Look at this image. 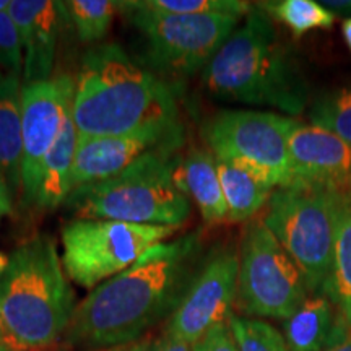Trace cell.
Returning <instances> with one entry per match:
<instances>
[{"label":"cell","instance_id":"cell-17","mask_svg":"<svg viewBox=\"0 0 351 351\" xmlns=\"http://www.w3.org/2000/svg\"><path fill=\"white\" fill-rule=\"evenodd\" d=\"M23 82L16 75H0V178L13 195L21 194L23 158Z\"/></svg>","mask_w":351,"mask_h":351},{"label":"cell","instance_id":"cell-34","mask_svg":"<svg viewBox=\"0 0 351 351\" xmlns=\"http://www.w3.org/2000/svg\"><path fill=\"white\" fill-rule=\"evenodd\" d=\"M8 262H10V257H7L5 254L0 252V276H2V275H3V271L7 270Z\"/></svg>","mask_w":351,"mask_h":351},{"label":"cell","instance_id":"cell-26","mask_svg":"<svg viewBox=\"0 0 351 351\" xmlns=\"http://www.w3.org/2000/svg\"><path fill=\"white\" fill-rule=\"evenodd\" d=\"M228 326L239 351H289L285 337L263 320L230 314Z\"/></svg>","mask_w":351,"mask_h":351},{"label":"cell","instance_id":"cell-13","mask_svg":"<svg viewBox=\"0 0 351 351\" xmlns=\"http://www.w3.org/2000/svg\"><path fill=\"white\" fill-rule=\"evenodd\" d=\"M181 143L182 129L143 130L121 137H80L72 171V191L119 174L148 152L179 148Z\"/></svg>","mask_w":351,"mask_h":351},{"label":"cell","instance_id":"cell-18","mask_svg":"<svg viewBox=\"0 0 351 351\" xmlns=\"http://www.w3.org/2000/svg\"><path fill=\"white\" fill-rule=\"evenodd\" d=\"M78 142H80V134H78L72 112H70L59 137L43 163L41 182H39L34 205L52 210L65 204L72 192V171Z\"/></svg>","mask_w":351,"mask_h":351},{"label":"cell","instance_id":"cell-4","mask_svg":"<svg viewBox=\"0 0 351 351\" xmlns=\"http://www.w3.org/2000/svg\"><path fill=\"white\" fill-rule=\"evenodd\" d=\"M56 241L41 234L12 252L0 276L2 339L15 351H47L65 335L75 311Z\"/></svg>","mask_w":351,"mask_h":351},{"label":"cell","instance_id":"cell-38","mask_svg":"<svg viewBox=\"0 0 351 351\" xmlns=\"http://www.w3.org/2000/svg\"><path fill=\"white\" fill-rule=\"evenodd\" d=\"M0 339H2V327H0ZM3 340V339H2Z\"/></svg>","mask_w":351,"mask_h":351},{"label":"cell","instance_id":"cell-10","mask_svg":"<svg viewBox=\"0 0 351 351\" xmlns=\"http://www.w3.org/2000/svg\"><path fill=\"white\" fill-rule=\"evenodd\" d=\"M307 291L296 262L262 219H252L239 251V309L254 317L288 320L304 304Z\"/></svg>","mask_w":351,"mask_h":351},{"label":"cell","instance_id":"cell-12","mask_svg":"<svg viewBox=\"0 0 351 351\" xmlns=\"http://www.w3.org/2000/svg\"><path fill=\"white\" fill-rule=\"evenodd\" d=\"M239 256L223 249L200 267L181 304L168 319L165 333L187 345H195L210 328L226 322L238 295Z\"/></svg>","mask_w":351,"mask_h":351},{"label":"cell","instance_id":"cell-28","mask_svg":"<svg viewBox=\"0 0 351 351\" xmlns=\"http://www.w3.org/2000/svg\"><path fill=\"white\" fill-rule=\"evenodd\" d=\"M192 351H239V348L226 320L210 328L195 345H192Z\"/></svg>","mask_w":351,"mask_h":351},{"label":"cell","instance_id":"cell-9","mask_svg":"<svg viewBox=\"0 0 351 351\" xmlns=\"http://www.w3.org/2000/svg\"><path fill=\"white\" fill-rule=\"evenodd\" d=\"M121 12L140 32L147 64L166 75H192L207 67L213 56L238 28L239 16L161 15L121 2Z\"/></svg>","mask_w":351,"mask_h":351},{"label":"cell","instance_id":"cell-22","mask_svg":"<svg viewBox=\"0 0 351 351\" xmlns=\"http://www.w3.org/2000/svg\"><path fill=\"white\" fill-rule=\"evenodd\" d=\"M270 19L287 26L295 38L304 36L314 29H330L335 15L315 0H276L257 5Z\"/></svg>","mask_w":351,"mask_h":351},{"label":"cell","instance_id":"cell-25","mask_svg":"<svg viewBox=\"0 0 351 351\" xmlns=\"http://www.w3.org/2000/svg\"><path fill=\"white\" fill-rule=\"evenodd\" d=\"M142 10L161 15H210L223 13L243 19L252 10V5L243 0H140L132 2Z\"/></svg>","mask_w":351,"mask_h":351},{"label":"cell","instance_id":"cell-19","mask_svg":"<svg viewBox=\"0 0 351 351\" xmlns=\"http://www.w3.org/2000/svg\"><path fill=\"white\" fill-rule=\"evenodd\" d=\"M340 317L326 295L307 298L300 309L285 320V341L289 351H326L337 335Z\"/></svg>","mask_w":351,"mask_h":351},{"label":"cell","instance_id":"cell-15","mask_svg":"<svg viewBox=\"0 0 351 351\" xmlns=\"http://www.w3.org/2000/svg\"><path fill=\"white\" fill-rule=\"evenodd\" d=\"M62 2L10 0L8 15L23 47V83L49 80L56 64Z\"/></svg>","mask_w":351,"mask_h":351},{"label":"cell","instance_id":"cell-5","mask_svg":"<svg viewBox=\"0 0 351 351\" xmlns=\"http://www.w3.org/2000/svg\"><path fill=\"white\" fill-rule=\"evenodd\" d=\"M178 150L148 152L119 174L72 191L64 205L80 219L182 226L191 217V200L174 179Z\"/></svg>","mask_w":351,"mask_h":351},{"label":"cell","instance_id":"cell-8","mask_svg":"<svg viewBox=\"0 0 351 351\" xmlns=\"http://www.w3.org/2000/svg\"><path fill=\"white\" fill-rule=\"evenodd\" d=\"M296 121L276 112L223 111L202 127L217 161L243 166L278 187L293 186L288 138Z\"/></svg>","mask_w":351,"mask_h":351},{"label":"cell","instance_id":"cell-6","mask_svg":"<svg viewBox=\"0 0 351 351\" xmlns=\"http://www.w3.org/2000/svg\"><path fill=\"white\" fill-rule=\"evenodd\" d=\"M350 194L339 189L278 187L261 218L300 267L307 289L322 295Z\"/></svg>","mask_w":351,"mask_h":351},{"label":"cell","instance_id":"cell-23","mask_svg":"<svg viewBox=\"0 0 351 351\" xmlns=\"http://www.w3.org/2000/svg\"><path fill=\"white\" fill-rule=\"evenodd\" d=\"M62 7L83 43H96L106 36L114 16L121 12V2L112 0H69Z\"/></svg>","mask_w":351,"mask_h":351},{"label":"cell","instance_id":"cell-32","mask_svg":"<svg viewBox=\"0 0 351 351\" xmlns=\"http://www.w3.org/2000/svg\"><path fill=\"white\" fill-rule=\"evenodd\" d=\"M327 10H330L333 15L340 13V15H351V0H320Z\"/></svg>","mask_w":351,"mask_h":351},{"label":"cell","instance_id":"cell-27","mask_svg":"<svg viewBox=\"0 0 351 351\" xmlns=\"http://www.w3.org/2000/svg\"><path fill=\"white\" fill-rule=\"evenodd\" d=\"M0 75L23 77V47L7 12H0Z\"/></svg>","mask_w":351,"mask_h":351},{"label":"cell","instance_id":"cell-29","mask_svg":"<svg viewBox=\"0 0 351 351\" xmlns=\"http://www.w3.org/2000/svg\"><path fill=\"white\" fill-rule=\"evenodd\" d=\"M135 351H192V346L184 341L173 339L168 333L156 337L153 340H143L134 345Z\"/></svg>","mask_w":351,"mask_h":351},{"label":"cell","instance_id":"cell-24","mask_svg":"<svg viewBox=\"0 0 351 351\" xmlns=\"http://www.w3.org/2000/svg\"><path fill=\"white\" fill-rule=\"evenodd\" d=\"M313 125L339 135L351 145V86L320 95L309 111Z\"/></svg>","mask_w":351,"mask_h":351},{"label":"cell","instance_id":"cell-14","mask_svg":"<svg viewBox=\"0 0 351 351\" xmlns=\"http://www.w3.org/2000/svg\"><path fill=\"white\" fill-rule=\"evenodd\" d=\"M293 186L345 191L351 184V145L317 125L296 122L288 138Z\"/></svg>","mask_w":351,"mask_h":351},{"label":"cell","instance_id":"cell-30","mask_svg":"<svg viewBox=\"0 0 351 351\" xmlns=\"http://www.w3.org/2000/svg\"><path fill=\"white\" fill-rule=\"evenodd\" d=\"M326 351H351V330L345 326L341 319L337 335L333 337L332 343L327 346Z\"/></svg>","mask_w":351,"mask_h":351},{"label":"cell","instance_id":"cell-2","mask_svg":"<svg viewBox=\"0 0 351 351\" xmlns=\"http://www.w3.org/2000/svg\"><path fill=\"white\" fill-rule=\"evenodd\" d=\"M72 117L80 137L182 129L171 88L135 64L119 44H101L83 54Z\"/></svg>","mask_w":351,"mask_h":351},{"label":"cell","instance_id":"cell-33","mask_svg":"<svg viewBox=\"0 0 351 351\" xmlns=\"http://www.w3.org/2000/svg\"><path fill=\"white\" fill-rule=\"evenodd\" d=\"M341 36H343L346 47H348L351 52V16H348V19L343 21V25H341Z\"/></svg>","mask_w":351,"mask_h":351},{"label":"cell","instance_id":"cell-1","mask_svg":"<svg viewBox=\"0 0 351 351\" xmlns=\"http://www.w3.org/2000/svg\"><path fill=\"white\" fill-rule=\"evenodd\" d=\"M199 232L155 245L77 304L67 343L95 350L135 343L178 309L199 274Z\"/></svg>","mask_w":351,"mask_h":351},{"label":"cell","instance_id":"cell-21","mask_svg":"<svg viewBox=\"0 0 351 351\" xmlns=\"http://www.w3.org/2000/svg\"><path fill=\"white\" fill-rule=\"evenodd\" d=\"M322 295L332 301L339 311V317L351 330V200L341 215L332 269Z\"/></svg>","mask_w":351,"mask_h":351},{"label":"cell","instance_id":"cell-3","mask_svg":"<svg viewBox=\"0 0 351 351\" xmlns=\"http://www.w3.org/2000/svg\"><path fill=\"white\" fill-rule=\"evenodd\" d=\"M202 82L221 99L274 108L289 116L307 106V85L298 60L258 7L219 47L204 69Z\"/></svg>","mask_w":351,"mask_h":351},{"label":"cell","instance_id":"cell-7","mask_svg":"<svg viewBox=\"0 0 351 351\" xmlns=\"http://www.w3.org/2000/svg\"><path fill=\"white\" fill-rule=\"evenodd\" d=\"M178 230L174 226L77 218L62 228L64 270L78 287L95 289L134 265Z\"/></svg>","mask_w":351,"mask_h":351},{"label":"cell","instance_id":"cell-31","mask_svg":"<svg viewBox=\"0 0 351 351\" xmlns=\"http://www.w3.org/2000/svg\"><path fill=\"white\" fill-rule=\"evenodd\" d=\"M13 207V192L8 184L0 178V219L12 213Z\"/></svg>","mask_w":351,"mask_h":351},{"label":"cell","instance_id":"cell-20","mask_svg":"<svg viewBox=\"0 0 351 351\" xmlns=\"http://www.w3.org/2000/svg\"><path fill=\"white\" fill-rule=\"evenodd\" d=\"M217 163L228 207V221H249L269 204L276 187L243 166L223 161Z\"/></svg>","mask_w":351,"mask_h":351},{"label":"cell","instance_id":"cell-11","mask_svg":"<svg viewBox=\"0 0 351 351\" xmlns=\"http://www.w3.org/2000/svg\"><path fill=\"white\" fill-rule=\"evenodd\" d=\"M75 80L70 75L23 83V158H21V197L25 204L36 202L43 163L72 112Z\"/></svg>","mask_w":351,"mask_h":351},{"label":"cell","instance_id":"cell-36","mask_svg":"<svg viewBox=\"0 0 351 351\" xmlns=\"http://www.w3.org/2000/svg\"><path fill=\"white\" fill-rule=\"evenodd\" d=\"M109 351H135L134 350V345H127V346H121V348H112V350H109Z\"/></svg>","mask_w":351,"mask_h":351},{"label":"cell","instance_id":"cell-37","mask_svg":"<svg viewBox=\"0 0 351 351\" xmlns=\"http://www.w3.org/2000/svg\"><path fill=\"white\" fill-rule=\"evenodd\" d=\"M0 351H15V350H12L10 346H8V345L5 343V341L0 339Z\"/></svg>","mask_w":351,"mask_h":351},{"label":"cell","instance_id":"cell-16","mask_svg":"<svg viewBox=\"0 0 351 351\" xmlns=\"http://www.w3.org/2000/svg\"><path fill=\"white\" fill-rule=\"evenodd\" d=\"M174 179L179 191L199 207L205 221L212 225L228 221L217 158L208 148H192L186 156H181Z\"/></svg>","mask_w":351,"mask_h":351},{"label":"cell","instance_id":"cell-35","mask_svg":"<svg viewBox=\"0 0 351 351\" xmlns=\"http://www.w3.org/2000/svg\"><path fill=\"white\" fill-rule=\"evenodd\" d=\"M10 7V0H0V12H7Z\"/></svg>","mask_w":351,"mask_h":351}]
</instances>
